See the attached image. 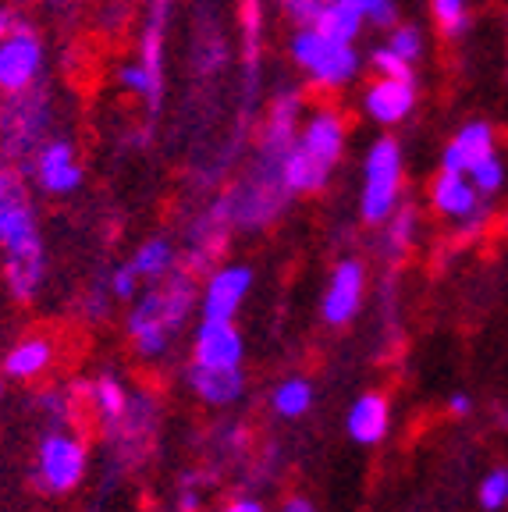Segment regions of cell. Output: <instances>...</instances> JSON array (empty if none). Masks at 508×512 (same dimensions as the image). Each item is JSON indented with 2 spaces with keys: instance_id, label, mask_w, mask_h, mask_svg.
Segmentation results:
<instances>
[{
  "instance_id": "cell-6",
  "label": "cell",
  "mask_w": 508,
  "mask_h": 512,
  "mask_svg": "<svg viewBox=\"0 0 508 512\" xmlns=\"http://www.w3.org/2000/svg\"><path fill=\"white\" fill-rule=\"evenodd\" d=\"M47 64H50L47 36L36 25V18L18 11L15 25L0 40V96L40 86L47 79Z\"/></svg>"
},
{
  "instance_id": "cell-40",
  "label": "cell",
  "mask_w": 508,
  "mask_h": 512,
  "mask_svg": "<svg viewBox=\"0 0 508 512\" xmlns=\"http://www.w3.org/2000/svg\"><path fill=\"white\" fill-rule=\"evenodd\" d=\"M448 409H452L455 416H469L473 413V399H469L466 392H455L452 399H448Z\"/></svg>"
},
{
  "instance_id": "cell-44",
  "label": "cell",
  "mask_w": 508,
  "mask_h": 512,
  "mask_svg": "<svg viewBox=\"0 0 508 512\" xmlns=\"http://www.w3.org/2000/svg\"><path fill=\"white\" fill-rule=\"evenodd\" d=\"M0 402H4V384H0Z\"/></svg>"
},
{
  "instance_id": "cell-7",
  "label": "cell",
  "mask_w": 508,
  "mask_h": 512,
  "mask_svg": "<svg viewBox=\"0 0 508 512\" xmlns=\"http://www.w3.org/2000/svg\"><path fill=\"white\" fill-rule=\"evenodd\" d=\"M25 178L36 192L50 196V200H68L82 189L86 182V168H82L79 143L64 132H54L50 139H43L32 157L25 160Z\"/></svg>"
},
{
  "instance_id": "cell-37",
  "label": "cell",
  "mask_w": 508,
  "mask_h": 512,
  "mask_svg": "<svg viewBox=\"0 0 508 512\" xmlns=\"http://www.w3.org/2000/svg\"><path fill=\"white\" fill-rule=\"evenodd\" d=\"M114 296H111V288H93L86 296V313H93V317H107V310H111Z\"/></svg>"
},
{
  "instance_id": "cell-9",
  "label": "cell",
  "mask_w": 508,
  "mask_h": 512,
  "mask_svg": "<svg viewBox=\"0 0 508 512\" xmlns=\"http://www.w3.org/2000/svg\"><path fill=\"white\" fill-rule=\"evenodd\" d=\"M263 15L267 0H239V57H242V93L239 125H253L260 114V61H263Z\"/></svg>"
},
{
  "instance_id": "cell-5",
  "label": "cell",
  "mask_w": 508,
  "mask_h": 512,
  "mask_svg": "<svg viewBox=\"0 0 508 512\" xmlns=\"http://www.w3.org/2000/svg\"><path fill=\"white\" fill-rule=\"evenodd\" d=\"M405 157L395 136H377L363 160V185H359V217L366 224H381L402 203Z\"/></svg>"
},
{
  "instance_id": "cell-46",
  "label": "cell",
  "mask_w": 508,
  "mask_h": 512,
  "mask_svg": "<svg viewBox=\"0 0 508 512\" xmlns=\"http://www.w3.org/2000/svg\"><path fill=\"white\" fill-rule=\"evenodd\" d=\"M146 4H150V0H146ZM167 4H175V0H167Z\"/></svg>"
},
{
  "instance_id": "cell-3",
  "label": "cell",
  "mask_w": 508,
  "mask_h": 512,
  "mask_svg": "<svg viewBox=\"0 0 508 512\" xmlns=\"http://www.w3.org/2000/svg\"><path fill=\"white\" fill-rule=\"evenodd\" d=\"M57 121H61V96L50 79L22 93L0 96V160L25 168L32 150L57 132Z\"/></svg>"
},
{
  "instance_id": "cell-41",
  "label": "cell",
  "mask_w": 508,
  "mask_h": 512,
  "mask_svg": "<svg viewBox=\"0 0 508 512\" xmlns=\"http://www.w3.org/2000/svg\"><path fill=\"white\" fill-rule=\"evenodd\" d=\"M15 18H18V8L15 4H8V0H0V40H4V32L15 25Z\"/></svg>"
},
{
  "instance_id": "cell-22",
  "label": "cell",
  "mask_w": 508,
  "mask_h": 512,
  "mask_svg": "<svg viewBox=\"0 0 508 512\" xmlns=\"http://www.w3.org/2000/svg\"><path fill=\"white\" fill-rule=\"evenodd\" d=\"M128 264L135 267V274H139L146 285L167 278V274L178 267L175 239H167V235H150L146 242H139V246H135V253L128 256Z\"/></svg>"
},
{
  "instance_id": "cell-28",
  "label": "cell",
  "mask_w": 508,
  "mask_h": 512,
  "mask_svg": "<svg viewBox=\"0 0 508 512\" xmlns=\"http://www.w3.org/2000/svg\"><path fill=\"white\" fill-rule=\"evenodd\" d=\"M466 178L473 182V189H477L484 200H491L494 192H501V185H505V164H501L498 153H491L487 160H480L477 168H469Z\"/></svg>"
},
{
  "instance_id": "cell-2",
  "label": "cell",
  "mask_w": 508,
  "mask_h": 512,
  "mask_svg": "<svg viewBox=\"0 0 508 512\" xmlns=\"http://www.w3.org/2000/svg\"><path fill=\"white\" fill-rule=\"evenodd\" d=\"M196 306H199L196 274L185 271L182 264L167 274V278L153 281L146 292H139L132 299V310L125 317V331L132 338L135 352L143 360L164 356L171 338L182 331V324L196 313Z\"/></svg>"
},
{
  "instance_id": "cell-38",
  "label": "cell",
  "mask_w": 508,
  "mask_h": 512,
  "mask_svg": "<svg viewBox=\"0 0 508 512\" xmlns=\"http://www.w3.org/2000/svg\"><path fill=\"white\" fill-rule=\"evenodd\" d=\"M203 509V498L192 488V477H185V488L178 491V512H199Z\"/></svg>"
},
{
  "instance_id": "cell-21",
  "label": "cell",
  "mask_w": 508,
  "mask_h": 512,
  "mask_svg": "<svg viewBox=\"0 0 508 512\" xmlns=\"http://www.w3.org/2000/svg\"><path fill=\"white\" fill-rule=\"evenodd\" d=\"M377 228H381V239H377L381 256L391 260V264H398L416 242V232H420V210H416L413 203H398Z\"/></svg>"
},
{
  "instance_id": "cell-29",
  "label": "cell",
  "mask_w": 508,
  "mask_h": 512,
  "mask_svg": "<svg viewBox=\"0 0 508 512\" xmlns=\"http://www.w3.org/2000/svg\"><path fill=\"white\" fill-rule=\"evenodd\" d=\"M324 4L327 0H274L278 15L285 18L292 29H310V25H317Z\"/></svg>"
},
{
  "instance_id": "cell-19",
  "label": "cell",
  "mask_w": 508,
  "mask_h": 512,
  "mask_svg": "<svg viewBox=\"0 0 508 512\" xmlns=\"http://www.w3.org/2000/svg\"><path fill=\"white\" fill-rule=\"evenodd\" d=\"M189 388L207 402V406H235L246 395V374L242 367L221 370V367H189Z\"/></svg>"
},
{
  "instance_id": "cell-42",
  "label": "cell",
  "mask_w": 508,
  "mask_h": 512,
  "mask_svg": "<svg viewBox=\"0 0 508 512\" xmlns=\"http://www.w3.org/2000/svg\"><path fill=\"white\" fill-rule=\"evenodd\" d=\"M281 512H317V509H313L306 498H288V502L281 505Z\"/></svg>"
},
{
  "instance_id": "cell-23",
  "label": "cell",
  "mask_w": 508,
  "mask_h": 512,
  "mask_svg": "<svg viewBox=\"0 0 508 512\" xmlns=\"http://www.w3.org/2000/svg\"><path fill=\"white\" fill-rule=\"evenodd\" d=\"M231 61V43L224 36L221 22L207 15V32L192 36V68L203 75H221Z\"/></svg>"
},
{
  "instance_id": "cell-4",
  "label": "cell",
  "mask_w": 508,
  "mask_h": 512,
  "mask_svg": "<svg viewBox=\"0 0 508 512\" xmlns=\"http://www.w3.org/2000/svg\"><path fill=\"white\" fill-rule=\"evenodd\" d=\"M288 57L292 64L306 75V82L324 93H338L345 89L363 68L356 43H338L331 36H324L320 29H295L288 36Z\"/></svg>"
},
{
  "instance_id": "cell-20",
  "label": "cell",
  "mask_w": 508,
  "mask_h": 512,
  "mask_svg": "<svg viewBox=\"0 0 508 512\" xmlns=\"http://www.w3.org/2000/svg\"><path fill=\"white\" fill-rule=\"evenodd\" d=\"M54 367V342L47 335H25L4 356V374L11 381H32Z\"/></svg>"
},
{
  "instance_id": "cell-27",
  "label": "cell",
  "mask_w": 508,
  "mask_h": 512,
  "mask_svg": "<svg viewBox=\"0 0 508 512\" xmlns=\"http://www.w3.org/2000/svg\"><path fill=\"white\" fill-rule=\"evenodd\" d=\"M430 15L445 36H462L469 29V0H430Z\"/></svg>"
},
{
  "instance_id": "cell-45",
  "label": "cell",
  "mask_w": 508,
  "mask_h": 512,
  "mask_svg": "<svg viewBox=\"0 0 508 512\" xmlns=\"http://www.w3.org/2000/svg\"><path fill=\"white\" fill-rule=\"evenodd\" d=\"M505 427H508V409H505Z\"/></svg>"
},
{
  "instance_id": "cell-15",
  "label": "cell",
  "mask_w": 508,
  "mask_h": 512,
  "mask_svg": "<svg viewBox=\"0 0 508 512\" xmlns=\"http://www.w3.org/2000/svg\"><path fill=\"white\" fill-rule=\"evenodd\" d=\"M416 100H420L416 79H384V75H377V79L363 89L366 118L381 128H395L413 118Z\"/></svg>"
},
{
  "instance_id": "cell-31",
  "label": "cell",
  "mask_w": 508,
  "mask_h": 512,
  "mask_svg": "<svg viewBox=\"0 0 508 512\" xmlns=\"http://www.w3.org/2000/svg\"><path fill=\"white\" fill-rule=\"evenodd\" d=\"M508 505V470L498 466L480 480V509L487 512H501Z\"/></svg>"
},
{
  "instance_id": "cell-35",
  "label": "cell",
  "mask_w": 508,
  "mask_h": 512,
  "mask_svg": "<svg viewBox=\"0 0 508 512\" xmlns=\"http://www.w3.org/2000/svg\"><path fill=\"white\" fill-rule=\"evenodd\" d=\"M15 8H43L50 15H72L82 4H104V0H11Z\"/></svg>"
},
{
  "instance_id": "cell-25",
  "label": "cell",
  "mask_w": 508,
  "mask_h": 512,
  "mask_svg": "<svg viewBox=\"0 0 508 512\" xmlns=\"http://www.w3.org/2000/svg\"><path fill=\"white\" fill-rule=\"evenodd\" d=\"M363 25H366V18L359 8L342 4V0H327L313 29H320L324 36H331V40H338V43H356L359 32H363Z\"/></svg>"
},
{
  "instance_id": "cell-17",
  "label": "cell",
  "mask_w": 508,
  "mask_h": 512,
  "mask_svg": "<svg viewBox=\"0 0 508 512\" xmlns=\"http://www.w3.org/2000/svg\"><path fill=\"white\" fill-rule=\"evenodd\" d=\"M498 153V136H494L491 121H466V125L448 139L445 153H441V168L466 175L469 168H477L480 160Z\"/></svg>"
},
{
  "instance_id": "cell-8",
  "label": "cell",
  "mask_w": 508,
  "mask_h": 512,
  "mask_svg": "<svg viewBox=\"0 0 508 512\" xmlns=\"http://www.w3.org/2000/svg\"><path fill=\"white\" fill-rule=\"evenodd\" d=\"M89 466V448L79 434L57 424L54 431L43 434L40 448H36V480L50 495H68L82 484Z\"/></svg>"
},
{
  "instance_id": "cell-1",
  "label": "cell",
  "mask_w": 508,
  "mask_h": 512,
  "mask_svg": "<svg viewBox=\"0 0 508 512\" xmlns=\"http://www.w3.org/2000/svg\"><path fill=\"white\" fill-rule=\"evenodd\" d=\"M0 271L11 299L32 303L47 281V242L22 168L0 164Z\"/></svg>"
},
{
  "instance_id": "cell-32",
  "label": "cell",
  "mask_w": 508,
  "mask_h": 512,
  "mask_svg": "<svg viewBox=\"0 0 508 512\" xmlns=\"http://www.w3.org/2000/svg\"><path fill=\"white\" fill-rule=\"evenodd\" d=\"M107 288H111V296L118 299V303H132L139 292H143V278L135 274V267L128 264H118L111 274H107Z\"/></svg>"
},
{
  "instance_id": "cell-18",
  "label": "cell",
  "mask_w": 508,
  "mask_h": 512,
  "mask_svg": "<svg viewBox=\"0 0 508 512\" xmlns=\"http://www.w3.org/2000/svg\"><path fill=\"white\" fill-rule=\"evenodd\" d=\"M345 431L356 445H381L391 431V406L384 395L366 392L345 413Z\"/></svg>"
},
{
  "instance_id": "cell-16",
  "label": "cell",
  "mask_w": 508,
  "mask_h": 512,
  "mask_svg": "<svg viewBox=\"0 0 508 512\" xmlns=\"http://www.w3.org/2000/svg\"><path fill=\"white\" fill-rule=\"evenodd\" d=\"M246 360V342H242L235 320H199L192 335V363L196 367H221L235 370Z\"/></svg>"
},
{
  "instance_id": "cell-36",
  "label": "cell",
  "mask_w": 508,
  "mask_h": 512,
  "mask_svg": "<svg viewBox=\"0 0 508 512\" xmlns=\"http://www.w3.org/2000/svg\"><path fill=\"white\" fill-rule=\"evenodd\" d=\"M40 406H43V413L54 420V424H64L68 416H72V399H68V392H43L40 395Z\"/></svg>"
},
{
  "instance_id": "cell-47",
  "label": "cell",
  "mask_w": 508,
  "mask_h": 512,
  "mask_svg": "<svg viewBox=\"0 0 508 512\" xmlns=\"http://www.w3.org/2000/svg\"><path fill=\"white\" fill-rule=\"evenodd\" d=\"M0 164H4V160H0Z\"/></svg>"
},
{
  "instance_id": "cell-14",
  "label": "cell",
  "mask_w": 508,
  "mask_h": 512,
  "mask_svg": "<svg viewBox=\"0 0 508 512\" xmlns=\"http://www.w3.org/2000/svg\"><path fill=\"white\" fill-rule=\"evenodd\" d=\"M363 299H366V267L356 256H345V260L334 264L331 278H327L320 313H324V320L331 328H345L349 320H356Z\"/></svg>"
},
{
  "instance_id": "cell-12",
  "label": "cell",
  "mask_w": 508,
  "mask_h": 512,
  "mask_svg": "<svg viewBox=\"0 0 508 512\" xmlns=\"http://www.w3.org/2000/svg\"><path fill=\"white\" fill-rule=\"evenodd\" d=\"M295 143L310 153L327 175H334V168H338L345 157V146H349V128H345L342 111H334V107H327V104L306 111L302 114Z\"/></svg>"
},
{
  "instance_id": "cell-30",
  "label": "cell",
  "mask_w": 508,
  "mask_h": 512,
  "mask_svg": "<svg viewBox=\"0 0 508 512\" xmlns=\"http://www.w3.org/2000/svg\"><path fill=\"white\" fill-rule=\"evenodd\" d=\"M388 47L398 57H405L409 64H416L423 57V29L420 25H391V40Z\"/></svg>"
},
{
  "instance_id": "cell-13",
  "label": "cell",
  "mask_w": 508,
  "mask_h": 512,
  "mask_svg": "<svg viewBox=\"0 0 508 512\" xmlns=\"http://www.w3.org/2000/svg\"><path fill=\"white\" fill-rule=\"evenodd\" d=\"M228 235H231V214H228V203H224V196H221V200H214L196 221H192L189 239H185V253H178V260H185L182 264L185 271H192V274L207 271L217 256L224 253Z\"/></svg>"
},
{
  "instance_id": "cell-43",
  "label": "cell",
  "mask_w": 508,
  "mask_h": 512,
  "mask_svg": "<svg viewBox=\"0 0 508 512\" xmlns=\"http://www.w3.org/2000/svg\"><path fill=\"white\" fill-rule=\"evenodd\" d=\"M342 4H352V8H359V11H363V4H366V0H342Z\"/></svg>"
},
{
  "instance_id": "cell-24",
  "label": "cell",
  "mask_w": 508,
  "mask_h": 512,
  "mask_svg": "<svg viewBox=\"0 0 508 512\" xmlns=\"http://www.w3.org/2000/svg\"><path fill=\"white\" fill-rule=\"evenodd\" d=\"M89 402H93L100 424H104L107 431H114V427L125 420L132 395L125 392V384H121L118 377H100V381H93V388H89Z\"/></svg>"
},
{
  "instance_id": "cell-33",
  "label": "cell",
  "mask_w": 508,
  "mask_h": 512,
  "mask_svg": "<svg viewBox=\"0 0 508 512\" xmlns=\"http://www.w3.org/2000/svg\"><path fill=\"white\" fill-rule=\"evenodd\" d=\"M370 68H374V75H384V79H416L413 64L405 61V57H398L388 43L370 54Z\"/></svg>"
},
{
  "instance_id": "cell-10",
  "label": "cell",
  "mask_w": 508,
  "mask_h": 512,
  "mask_svg": "<svg viewBox=\"0 0 508 512\" xmlns=\"http://www.w3.org/2000/svg\"><path fill=\"white\" fill-rule=\"evenodd\" d=\"M430 207L437 210L441 217L459 228L466 235H477L480 228L487 224V207H484V196L473 189L466 175L459 171H437V178L430 182Z\"/></svg>"
},
{
  "instance_id": "cell-39",
  "label": "cell",
  "mask_w": 508,
  "mask_h": 512,
  "mask_svg": "<svg viewBox=\"0 0 508 512\" xmlns=\"http://www.w3.org/2000/svg\"><path fill=\"white\" fill-rule=\"evenodd\" d=\"M221 512H267V509H263V502H256V498H235V502H228Z\"/></svg>"
},
{
  "instance_id": "cell-11",
  "label": "cell",
  "mask_w": 508,
  "mask_h": 512,
  "mask_svg": "<svg viewBox=\"0 0 508 512\" xmlns=\"http://www.w3.org/2000/svg\"><path fill=\"white\" fill-rule=\"evenodd\" d=\"M249 292H253V267L249 264L214 267L199 288V320H235Z\"/></svg>"
},
{
  "instance_id": "cell-34",
  "label": "cell",
  "mask_w": 508,
  "mask_h": 512,
  "mask_svg": "<svg viewBox=\"0 0 508 512\" xmlns=\"http://www.w3.org/2000/svg\"><path fill=\"white\" fill-rule=\"evenodd\" d=\"M363 18L374 22L377 29H391V25H398V0H366Z\"/></svg>"
},
{
  "instance_id": "cell-26",
  "label": "cell",
  "mask_w": 508,
  "mask_h": 512,
  "mask_svg": "<svg viewBox=\"0 0 508 512\" xmlns=\"http://www.w3.org/2000/svg\"><path fill=\"white\" fill-rule=\"evenodd\" d=\"M270 406H274L278 416H285V420L306 416L313 406V384L306 381V377H285V381L274 388V395H270Z\"/></svg>"
}]
</instances>
